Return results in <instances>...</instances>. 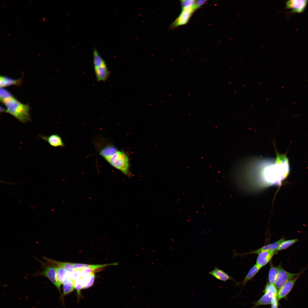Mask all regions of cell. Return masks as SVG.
I'll return each mask as SVG.
<instances>
[{"instance_id":"25","label":"cell","mask_w":308,"mask_h":308,"mask_svg":"<svg viewBox=\"0 0 308 308\" xmlns=\"http://www.w3.org/2000/svg\"><path fill=\"white\" fill-rule=\"evenodd\" d=\"M195 0H184L181 1L182 9L193 6L196 1Z\"/></svg>"},{"instance_id":"12","label":"cell","mask_w":308,"mask_h":308,"mask_svg":"<svg viewBox=\"0 0 308 308\" xmlns=\"http://www.w3.org/2000/svg\"><path fill=\"white\" fill-rule=\"evenodd\" d=\"M38 136L52 147H62L64 146L61 137L58 134H53L48 136L39 135Z\"/></svg>"},{"instance_id":"21","label":"cell","mask_w":308,"mask_h":308,"mask_svg":"<svg viewBox=\"0 0 308 308\" xmlns=\"http://www.w3.org/2000/svg\"><path fill=\"white\" fill-rule=\"evenodd\" d=\"M74 281L72 280H69L63 284V294L61 297L72 292L75 289Z\"/></svg>"},{"instance_id":"28","label":"cell","mask_w":308,"mask_h":308,"mask_svg":"<svg viewBox=\"0 0 308 308\" xmlns=\"http://www.w3.org/2000/svg\"><path fill=\"white\" fill-rule=\"evenodd\" d=\"M207 0L196 1L193 5L196 9H198L207 1Z\"/></svg>"},{"instance_id":"3","label":"cell","mask_w":308,"mask_h":308,"mask_svg":"<svg viewBox=\"0 0 308 308\" xmlns=\"http://www.w3.org/2000/svg\"><path fill=\"white\" fill-rule=\"evenodd\" d=\"M6 108V112L9 113L21 122L25 123L31 121L30 108L28 104H23L13 96L2 102Z\"/></svg>"},{"instance_id":"6","label":"cell","mask_w":308,"mask_h":308,"mask_svg":"<svg viewBox=\"0 0 308 308\" xmlns=\"http://www.w3.org/2000/svg\"><path fill=\"white\" fill-rule=\"evenodd\" d=\"M196 10L193 5L190 7L182 9V11L179 15L169 26V29L173 30L179 26L186 24Z\"/></svg>"},{"instance_id":"15","label":"cell","mask_w":308,"mask_h":308,"mask_svg":"<svg viewBox=\"0 0 308 308\" xmlns=\"http://www.w3.org/2000/svg\"><path fill=\"white\" fill-rule=\"evenodd\" d=\"M43 258L48 264L56 267H62L68 272L72 273L74 271L72 263L58 261L44 257Z\"/></svg>"},{"instance_id":"17","label":"cell","mask_w":308,"mask_h":308,"mask_svg":"<svg viewBox=\"0 0 308 308\" xmlns=\"http://www.w3.org/2000/svg\"><path fill=\"white\" fill-rule=\"evenodd\" d=\"M56 276L57 281L60 284H63L67 281L70 280L68 272L62 267H56Z\"/></svg>"},{"instance_id":"26","label":"cell","mask_w":308,"mask_h":308,"mask_svg":"<svg viewBox=\"0 0 308 308\" xmlns=\"http://www.w3.org/2000/svg\"><path fill=\"white\" fill-rule=\"evenodd\" d=\"M95 278V275L94 273H93L90 280L88 284L83 286V289H87L91 287L94 284Z\"/></svg>"},{"instance_id":"24","label":"cell","mask_w":308,"mask_h":308,"mask_svg":"<svg viewBox=\"0 0 308 308\" xmlns=\"http://www.w3.org/2000/svg\"><path fill=\"white\" fill-rule=\"evenodd\" d=\"M74 286L77 293L78 298L80 297L81 295L80 291L83 289V284L81 281L80 279L76 280L74 281Z\"/></svg>"},{"instance_id":"1","label":"cell","mask_w":308,"mask_h":308,"mask_svg":"<svg viewBox=\"0 0 308 308\" xmlns=\"http://www.w3.org/2000/svg\"><path fill=\"white\" fill-rule=\"evenodd\" d=\"M274 146L276 154L274 162L264 167L261 172L260 181L264 186L280 185L289 173V162L286 153H279Z\"/></svg>"},{"instance_id":"14","label":"cell","mask_w":308,"mask_h":308,"mask_svg":"<svg viewBox=\"0 0 308 308\" xmlns=\"http://www.w3.org/2000/svg\"><path fill=\"white\" fill-rule=\"evenodd\" d=\"M22 82V78L15 79L4 76H1L0 77V86L1 88L12 85L20 86Z\"/></svg>"},{"instance_id":"27","label":"cell","mask_w":308,"mask_h":308,"mask_svg":"<svg viewBox=\"0 0 308 308\" xmlns=\"http://www.w3.org/2000/svg\"><path fill=\"white\" fill-rule=\"evenodd\" d=\"M271 304V308H278V300L277 299V296L273 297Z\"/></svg>"},{"instance_id":"7","label":"cell","mask_w":308,"mask_h":308,"mask_svg":"<svg viewBox=\"0 0 308 308\" xmlns=\"http://www.w3.org/2000/svg\"><path fill=\"white\" fill-rule=\"evenodd\" d=\"M43 271H39L34 274L35 276H44L47 278L59 291L62 296L60 290L61 284L57 280L56 276V267L48 264L44 266Z\"/></svg>"},{"instance_id":"5","label":"cell","mask_w":308,"mask_h":308,"mask_svg":"<svg viewBox=\"0 0 308 308\" xmlns=\"http://www.w3.org/2000/svg\"><path fill=\"white\" fill-rule=\"evenodd\" d=\"M277 289L274 285L267 283L264 290V294L259 299L255 302V305L252 308L271 304L273 297L277 296Z\"/></svg>"},{"instance_id":"11","label":"cell","mask_w":308,"mask_h":308,"mask_svg":"<svg viewBox=\"0 0 308 308\" xmlns=\"http://www.w3.org/2000/svg\"><path fill=\"white\" fill-rule=\"evenodd\" d=\"M277 251L267 250L261 252L258 254L256 264L261 268L265 266L270 261Z\"/></svg>"},{"instance_id":"9","label":"cell","mask_w":308,"mask_h":308,"mask_svg":"<svg viewBox=\"0 0 308 308\" xmlns=\"http://www.w3.org/2000/svg\"><path fill=\"white\" fill-rule=\"evenodd\" d=\"M304 270H302L297 275L288 281L279 289L277 295V299L278 300L285 298L287 296L291 290L299 277L303 273Z\"/></svg>"},{"instance_id":"22","label":"cell","mask_w":308,"mask_h":308,"mask_svg":"<svg viewBox=\"0 0 308 308\" xmlns=\"http://www.w3.org/2000/svg\"><path fill=\"white\" fill-rule=\"evenodd\" d=\"M298 241V239L297 238L287 240H284L280 244L277 250V251L286 249Z\"/></svg>"},{"instance_id":"20","label":"cell","mask_w":308,"mask_h":308,"mask_svg":"<svg viewBox=\"0 0 308 308\" xmlns=\"http://www.w3.org/2000/svg\"><path fill=\"white\" fill-rule=\"evenodd\" d=\"M270 267L268 276L269 283L270 284L274 285L275 280L276 276L282 266L281 264H279L278 266L275 267L273 265L271 262L270 263Z\"/></svg>"},{"instance_id":"4","label":"cell","mask_w":308,"mask_h":308,"mask_svg":"<svg viewBox=\"0 0 308 308\" xmlns=\"http://www.w3.org/2000/svg\"><path fill=\"white\" fill-rule=\"evenodd\" d=\"M93 65L96 78L98 82H105L108 78L110 72L102 57L96 49L94 50Z\"/></svg>"},{"instance_id":"19","label":"cell","mask_w":308,"mask_h":308,"mask_svg":"<svg viewBox=\"0 0 308 308\" xmlns=\"http://www.w3.org/2000/svg\"><path fill=\"white\" fill-rule=\"evenodd\" d=\"M261 268L256 264L250 269L244 279L239 283L243 285V288L250 279L253 277L260 269Z\"/></svg>"},{"instance_id":"10","label":"cell","mask_w":308,"mask_h":308,"mask_svg":"<svg viewBox=\"0 0 308 308\" xmlns=\"http://www.w3.org/2000/svg\"><path fill=\"white\" fill-rule=\"evenodd\" d=\"M308 3L307 0H289L285 3V7L293 13H301L304 11Z\"/></svg>"},{"instance_id":"18","label":"cell","mask_w":308,"mask_h":308,"mask_svg":"<svg viewBox=\"0 0 308 308\" xmlns=\"http://www.w3.org/2000/svg\"><path fill=\"white\" fill-rule=\"evenodd\" d=\"M118 263L116 262L113 263L106 264L101 265H90L81 263H72L73 267L74 269H80L84 268H91L96 270L100 268L104 267L110 266H117Z\"/></svg>"},{"instance_id":"8","label":"cell","mask_w":308,"mask_h":308,"mask_svg":"<svg viewBox=\"0 0 308 308\" xmlns=\"http://www.w3.org/2000/svg\"><path fill=\"white\" fill-rule=\"evenodd\" d=\"M299 273H293L289 272L281 267L275 277V285L277 289H279L288 281L297 275Z\"/></svg>"},{"instance_id":"23","label":"cell","mask_w":308,"mask_h":308,"mask_svg":"<svg viewBox=\"0 0 308 308\" xmlns=\"http://www.w3.org/2000/svg\"><path fill=\"white\" fill-rule=\"evenodd\" d=\"M13 96L11 92L6 89L1 88L0 98L2 102L11 97Z\"/></svg>"},{"instance_id":"13","label":"cell","mask_w":308,"mask_h":308,"mask_svg":"<svg viewBox=\"0 0 308 308\" xmlns=\"http://www.w3.org/2000/svg\"><path fill=\"white\" fill-rule=\"evenodd\" d=\"M284 240V239L283 238H281L276 242L264 246L255 250L244 254L246 255L250 254H258L261 252L267 250H274L277 251V250L280 244Z\"/></svg>"},{"instance_id":"16","label":"cell","mask_w":308,"mask_h":308,"mask_svg":"<svg viewBox=\"0 0 308 308\" xmlns=\"http://www.w3.org/2000/svg\"><path fill=\"white\" fill-rule=\"evenodd\" d=\"M208 273L214 278L219 280L226 282L229 280H233V279L222 270L217 267L208 272Z\"/></svg>"},{"instance_id":"2","label":"cell","mask_w":308,"mask_h":308,"mask_svg":"<svg viewBox=\"0 0 308 308\" xmlns=\"http://www.w3.org/2000/svg\"><path fill=\"white\" fill-rule=\"evenodd\" d=\"M99 154L114 168L125 175L129 174L128 158L123 152L112 145H108L100 150Z\"/></svg>"}]
</instances>
